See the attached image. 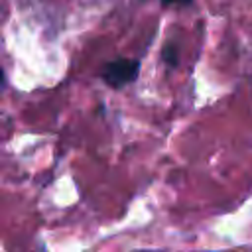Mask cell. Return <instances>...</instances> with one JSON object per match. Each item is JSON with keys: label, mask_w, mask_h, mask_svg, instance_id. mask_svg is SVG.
I'll use <instances>...</instances> for the list:
<instances>
[{"label": "cell", "mask_w": 252, "mask_h": 252, "mask_svg": "<svg viewBox=\"0 0 252 252\" xmlns=\"http://www.w3.org/2000/svg\"><path fill=\"white\" fill-rule=\"evenodd\" d=\"M163 59H165L169 65H175V63H177V51H175L173 45H167V47H165V51H163Z\"/></svg>", "instance_id": "2"}, {"label": "cell", "mask_w": 252, "mask_h": 252, "mask_svg": "<svg viewBox=\"0 0 252 252\" xmlns=\"http://www.w3.org/2000/svg\"><path fill=\"white\" fill-rule=\"evenodd\" d=\"M163 4H189L191 0H161Z\"/></svg>", "instance_id": "3"}, {"label": "cell", "mask_w": 252, "mask_h": 252, "mask_svg": "<svg viewBox=\"0 0 252 252\" xmlns=\"http://www.w3.org/2000/svg\"><path fill=\"white\" fill-rule=\"evenodd\" d=\"M138 71H140V63L136 59H114L102 67L100 75L106 85L120 89V87L130 85L138 77Z\"/></svg>", "instance_id": "1"}, {"label": "cell", "mask_w": 252, "mask_h": 252, "mask_svg": "<svg viewBox=\"0 0 252 252\" xmlns=\"http://www.w3.org/2000/svg\"><path fill=\"white\" fill-rule=\"evenodd\" d=\"M2 87H4V71L0 69V89H2Z\"/></svg>", "instance_id": "4"}]
</instances>
